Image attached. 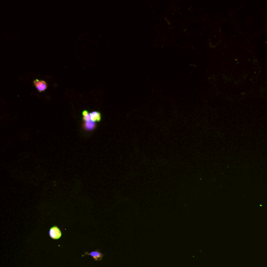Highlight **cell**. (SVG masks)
I'll return each instance as SVG.
<instances>
[{
    "instance_id": "6da1fadb",
    "label": "cell",
    "mask_w": 267,
    "mask_h": 267,
    "mask_svg": "<svg viewBox=\"0 0 267 267\" xmlns=\"http://www.w3.org/2000/svg\"><path fill=\"white\" fill-rule=\"evenodd\" d=\"M49 235L51 237L52 239H57L61 237L62 233L58 227L54 226L50 228L49 231Z\"/></svg>"
},
{
    "instance_id": "7a4b0ae2",
    "label": "cell",
    "mask_w": 267,
    "mask_h": 267,
    "mask_svg": "<svg viewBox=\"0 0 267 267\" xmlns=\"http://www.w3.org/2000/svg\"><path fill=\"white\" fill-rule=\"evenodd\" d=\"M34 83L36 87V88L40 92H42L43 91H44L47 88L46 82L43 81V80H35L34 81Z\"/></svg>"
},
{
    "instance_id": "3957f363",
    "label": "cell",
    "mask_w": 267,
    "mask_h": 267,
    "mask_svg": "<svg viewBox=\"0 0 267 267\" xmlns=\"http://www.w3.org/2000/svg\"><path fill=\"white\" fill-rule=\"evenodd\" d=\"M85 255H90V256H91L93 257V258L94 259V260H102V259L103 256V254L100 253V252L98 251V250H95V251H92V252L90 253H86H86H85Z\"/></svg>"
},
{
    "instance_id": "277c9868",
    "label": "cell",
    "mask_w": 267,
    "mask_h": 267,
    "mask_svg": "<svg viewBox=\"0 0 267 267\" xmlns=\"http://www.w3.org/2000/svg\"><path fill=\"white\" fill-rule=\"evenodd\" d=\"M96 123L91 120L86 121L83 124V128L87 131H92L96 127Z\"/></svg>"
},
{
    "instance_id": "5b68a950",
    "label": "cell",
    "mask_w": 267,
    "mask_h": 267,
    "mask_svg": "<svg viewBox=\"0 0 267 267\" xmlns=\"http://www.w3.org/2000/svg\"><path fill=\"white\" fill-rule=\"evenodd\" d=\"M90 115L91 120L93 122H99L101 120V114L98 112H93L92 113H90Z\"/></svg>"
}]
</instances>
